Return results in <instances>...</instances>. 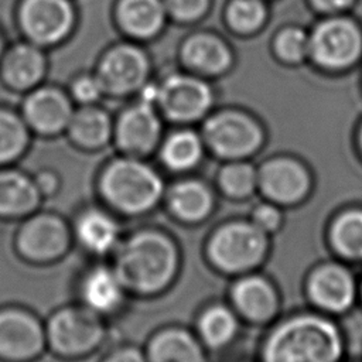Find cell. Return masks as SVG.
I'll return each mask as SVG.
<instances>
[{
    "instance_id": "cell-19",
    "label": "cell",
    "mask_w": 362,
    "mask_h": 362,
    "mask_svg": "<svg viewBox=\"0 0 362 362\" xmlns=\"http://www.w3.org/2000/svg\"><path fill=\"white\" fill-rule=\"evenodd\" d=\"M79 293L86 308L107 315L122 305L127 291L113 267L96 266L83 276Z\"/></svg>"
},
{
    "instance_id": "cell-33",
    "label": "cell",
    "mask_w": 362,
    "mask_h": 362,
    "mask_svg": "<svg viewBox=\"0 0 362 362\" xmlns=\"http://www.w3.org/2000/svg\"><path fill=\"white\" fill-rule=\"evenodd\" d=\"M274 49L284 62L296 64L310 54V37L300 28H286L274 40Z\"/></svg>"
},
{
    "instance_id": "cell-18",
    "label": "cell",
    "mask_w": 362,
    "mask_h": 362,
    "mask_svg": "<svg viewBox=\"0 0 362 362\" xmlns=\"http://www.w3.org/2000/svg\"><path fill=\"white\" fill-rule=\"evenodd\" d=\"M44 72L45 57L33 42L17 44L0 58V76L8 88L16 90L34 88Z\"/></svg>"
},
{
    "instance_id": "cell-13",
    "label": "cell",
    "mask_w": 362,
    "mask_h": 362,
    "mask_svg": "<svg viewBox=\"0 0 362 362\" xmlns=\"http://www.w3.org/2000/svg\"><path fill=\"white\" fill-rule=\"evenodd\" d=\"M47 344L45 327L28 311L0 310V359L25 362L37 358Z\"/></svg>"
},
{
    "instance_id": "cell-12",
    "label": "cell",
    "mask_w": 362,
    "mask_h": 362,
    "mask_svg": "<svg viewBox=\"0 0 362 362\" xmlns=\"http://www.w3.org/2000/svg\"><path fill=\"white\" fill-rule=\"evenodd\" d=\"M148 69V59L139 47L122 44L103 55L96 78L103 93L123 96L144 86Z\"/></svg>"
},
{
    "instance_id": "cell-28",
    "label": "cell",
    "mask_w": 362,
    "mask_h": 362,
    "mask_svg": "<svg viewBox=\"0 0 362 362\" xmlns=\"http://www.w3.org/2000/svg\"><path fill=\"white\" fill-rule=\"evenodd\" d=\"M199 341L211 349H221L232 342L238 332L235 311L222 304L208 307L197 321Z\"/></svg>"
},
{
    "instance_id": "cell-7",
    "label": "cell",
    "mask_w": 362,
    "mask_h": 362,
    "mask_svg": "<svg viewBox=\"0 0 362 362\" xmlns=\"http://www.w3.org/2000/svg\"><path fill=\"white\" fill-rule=\"evenodd\" d=\"M47 342L62 356H81L93 351L105 337L99 314L82 307H65L51 315L45 327Z\"/></svg>"
},
{
    "instance_id": "cell-9",
    "label": "cell",
    "mask_w": 362,
    "mask_h": 362,
    "mask_svg": "<svg viewBox=\"0 0 362 362\" xmlns=\"http://www.w3.org/2000/svg\"><path fill=\"white\" fill-rule=\"evenodd\" d=\"M71 235L66 223L54 214L30 216L16 235V249L24 259L35 263L54 262L65 255Z\"/></svg>"
},
{
    "instance_id": "cell-39",
    "label": "cell",
    "mask_w": 362,
    "mask_h": 362,
    "mask_svg": "<svg viewBox=\"0 0 362 362\" xmlns=\"http://www.w3.org/2000/svg\"><path fill=\"white\" fill-rule=\"evenodd\" d=\"M313 4L324 11H337L352 3V0H311Z\"/></svg>"
},
{
    "instance_id": "cell-41",
    "label": "cell",
    "mask_w": 362,
    "mask_h": 362,
    "mask_svg": "<svg viewBox=\"0 0 362 362\" xmlns=\"http://www.w3.org/2000/svg\"><path fill=\"white\" fill-rule=\"evenodd\" d=\"M359 301L362 303V279L359 280Z\"/></svg>"
},
{
    "instance_id": "cell-31",
    "label": "cell",
    "mask_w": 362,
    "mask_h": 362,
    "mask_svg": "<svg viewBox=\"0 0 362 362\" xmlns=\"http://www.w3.org/2000/svg\"><path fill=\"white\" fill-rule=\"evenodd\" d=\"M218 185L229 198H247L257 189V168L245 160H232L219 170Z\"/></svg>"
},
{
    "instance_id": "cell-25",
    "label": "cell",
    "mask_w": 362,
    "mask_h": 362,
    "mask_svg": "<svg viewBox=\"0 0 362 362\" xmlns=\"http://www.w3.org/2000/svg\"><path fill=\"white\" fill-rule=\"evenodd\" d=\"M78 242L95 255H106L119 245L120 228L117 222L100 209H86L75 223Z\"/></svg>"
},
{
    "instance_id": "cell-35",
    "label": "cell",
    "mask_w": 362,
    "mask_h": 362,
    "mask_svg": "<svg viewBox=\"0 0 362 362\" xmlns=\"http://www.w3.org/2000/svg\"><path fill=\"white\" fill-rule=\"evenodd\" d=\"M165 11L178 21H194L208 8L209 0H163Z\"/></svg>"
},
{
    "instance_id": "cell-11",
    "label": "cell",
    "mask_w": 362,
    "mask_h": 362,
    "mask_svg": "<svg viewBox=\"0 0 362 362\" xmlns=\"http://www.w3.org/2000/svg\"><path fill=\"white\" fill-rule=\"evenodd\" d=\"M362 51L359 28L346 18L321 23L310 37V54L322 66L345 68L354 64Z\"/></svg>"
},
{
    "instance_id": "cell-32",
    "label": "cell",
    "mask_w": 362,
    "mask_h": 362,
    "mask_svg": "<svg viewBox=\"0 0 362 362\" xmlns=\"http://www.w3.org/2000/svg\"><path fill=\"white\" fill-rule=\"evenodd\" d=\"M264 20L266 7L260 0H232L226 8V21L239 34L256 31Z\"/></svg>"
},
{
    "instance_id": "cell-42",
    "label": "cell",
    "mask_w": 362,
    "mask_h": 362,
    "mask_svg": "<svg viewBox=\"0 0 362 362\" xmlns=\"http://www.w3.org/2000/svg\"><path fill=\"white\" fill-rule=\"evenodd\" d=\"M1 55H3V41L0 38V58H1Z\"/></svg>"
},
{
    "instance_id": "cell-26",
    "label": "cell",
    "mask_w": 362,
    "mask_h": 362,
    "mask_svg": "<svg viewBox=\"0 0 362 362\" xmlns=\"http://www.w3.org/2000/svg\"><path fill=\"white\" fill-rule=\"evenodd\" d=\"M165 7L163 0H120L116 16L122 30L136 38H148L164 24Z\"/></svg>"
},
{
    "instance_id": "cell-1",
    "label": "cell",
    "mask_w": 362,
    "mask_h": 362,
    "mask_svg": "<svg viewBox=\"0 0 362 362\" xmlns=\"http://www.w3.org/2000/svg\"><path fill=\"white\" fill-rule=\"evenodd\" d=\"M345 337L334 317L318 311L281 320L266 337L263 362H342Z\"/></svg>"
},
{
    "instance_id": "cell-40",
    "label": "cell",
    "mask_w": 362,
    "mask_h": 362,
    "mask_svg": "<svg viewBox=\"0 0 362 362\" xmlns=\"http://www.w3.org/2000/svg\"><path fill=\"white\" fill-rule=\"evenodd\" d=\"M356 144H358L359 154H361V157H362V124H361L359 132H358V136H356Z\"/></svg>"
},
{
    "instance_id": "cell-3",
    "label": "cell",
    "mask_w": 362,
    "mask_h": 362,
    "mask_svg": "<svg viewBox=\"0 0 362 362\" xmlns=\"http://www.w3.org/2000/svg\"><path fill=\"white\" fill-rule=\"evenodd\" d=\"M99 189L105 201L124 215L148 212L164 194L160 174L134 156L110 161L100 174Z\"/></svg>"
},
{
    "instance_id": "cell-36",
    "label": "cell",
    "mask_w": 362,
    "mask_h": 362,
    "mask_svg": "<svg viewBox=\"0 0 362 362\" xmlns=\"http://www.w3.org/2000/svg\"><path fill=\"white\" fill-rule=\"evenodd\" d=\"M71 90H72V96L83 105H92L103 93V89H102L96 75L95 76L93 75H82V76L76 78L72 82Z\"/></svg>"
},
{
    "instance_id": "cell-4",
    "label": "cell",
    "mask_w": 362,
    "mask_h": 362,
    "mask_svg": "<svg viewBox=\"0 0 362 362\" xmlns=\"http://www.w3.org/2000/svg\"><path fill=\"white\" fill-rule=\"evenodd\" d=\"M269 252V235L252 221H235L219 226L209 238V262L229 274L249 273L263 263Z\"/></svg>"
},
{
    "instance_id": "cell-23",
    "label": "cell",
    "mask_w": 362,
    "mask_h": 362,
    "mask_svg": "<svg viewBox=\"0 0 362 362\" xmlns=\"http://www.w3.org/2000/svg\"><path fill=\"white\" fill-rule=\"evenodd\" d=\"M185 65L204 75H216L230 65V51L226 44L214 34L198 33L191 35L181 48Z\"/></svg>"
},
{
    "instance_id": "cell-17",
    "label": "cell",
    "mask_w": 362,
    "mask_h": 362,
    "mask_svg": "<svg viewBox=\"0 0 362 362\" xmlns=\"http://www.w3.org/2000/svg\"><path fill=\"white\" fill-rule=\"evenodd\" d=\"M235 311L253 324H264L276 317L280 297L274 284L260 274H245L230 288Z\"/></svg>"
},
{
    "instance_id": "cell-8",
    "label": "cell",
    "mask_w": 362,
    "mask_h": 362,
    "mask_svg": "<svg viewBox=\"0 0 362 362\" xmlns=\"http://www.w3.org/2000/svg\"><path fill=\"white\" fill-rule=\"evenodd\" d=\"M310 168L291 156H276L257 168V191L266 201L279 206H296L313 191Z\"/></svg>"
},
{
    "instance_id": "cell-6",
    "label": "cell",
    "mask_w": 362,
    "mask_h": 362,
    "mask_svg": "<svg viewBox=\"0 0 362 362\" xmlns=\"http://www.w3.org/2000/svg\"><path fill=\"white\" fill-rule=\"evenodd\" d=\"M304 291L314 311L344 315L359 301V281L342 260H327L307 274Z\"/></svg>"
},
{
    "instance_id": "cell-27",
    "label": "cell",
    "mask_w": 362,
    "mask_h": 362,
    "mask_svg": "<svg viewBox=\"0 0 362 362\" xmlns=\"http://www.w3.org/2000/svg\"><path fill=\"white\" fill-rule=\"evenodd\" d=\"M69 139L79 147L95 150L103 147L112 133L113 127L107 113L92 105L74 110L66 127Z\"/></svg>"
},
{
    "instance_id": "cell-38",
    "label": "cell",
    "mask_w": 362,
    "mask_h": 362,
    "mask_svg": "<svg viewBox=\"0 0 362 362\" xmlns=\"http://www.w3.org/2000/svg\"><path fill=\"white\" fill-rule=\"evenodd\" d=\"M41 195H49L55 192L58 187V177L51 171H42L34 178Z\"/></svg>"
},
{
    "instance_id": "cell-29",
    "label": "cell",
    "mask_w": 362,
    "mask_h": 362,
    "mask_svg": "<svg viewBox=\"0 0 362 362\" xmlns=\"http://www.w3.org/2000/svg\"><path fill=\"white\" fill-rule=\"evenodd\" d=\"M204 141L191 130H180L165 139L160 157L163 164L173 171H187L195 167L202 157Z\"/></svg>"
},
{
    "instance_id": "cell-30",
    "label": "cell",
    "mask_w": 362,
    "mask_h": 362,
    "mask_svg": "<svg viewBox=\"0 0 362 362\" xmlns=\"http://www.w3.org/2000/svg\"><path fill=\"white\" fill-rule=\"evenodd\" d=\"M28 144V126L24 119L0 107V167L17 160Z\"/></svg>"
},
{
    "instance_id": "cell-14",
    "label": "cell",
    "mask_w": 362,
    "mask_h": 362,
    "mask_svg": "<svg viewBox=\"0 0 362 362\" xmlns=\"http://www.w3.org/2000/svg\"><path fill=\"white\" fill-rule=\"evenodd\" d=\"M18 21L33 44H55L71 31L74 8L68 0H23Z\"/></svg>"
},
{
    "instance_id": "cell-37",
    "label": "cell",
    "mask_w": 362,
    "mask_h": 362,
    "mask_svg": "<svg viewBox=\"0 0 362 362\" xmlns=\"http://www.w3.org/2000/svg\"><path fill=\"white\" fill-rule=\"evenodd\" d=\"M103 362H148L146 354L134 346H123L110 352Z\"/></svg>"
},
{
    "instance_id": "cell-34",
    "label": "cell",
    "mask_w": 362,
    "mask_h": 362,
    "mask_svg": "<svg viewBox=\"0 0 362 362\" xmlns=\"http://www.w3.org/2000/svg\"><path fill=\"white\" fill-rule=\"evenodd\" d=\"M250 221L270 236L272 233L277 232L283 225L281 206L269 201L257 204L250 214Z\"/></svg>"
},
{
    "instance_id": "cell-16",
    "label": "cell",
    "mask_w": 362,
    "mask_h": 362,
    "mask_svg": "<svg viewBox=\"0 0 362 362\" xmlns=\"http://www.w3.org/2000/svg\"><path fill=\"white\" fill-rule=\"evenodd\" d=\"M74 113L68 96L57 88L34 89L23 103V119L37 133L52 136L66 130Z\"/></svg>"
},
{
    "instance_id": "cell-21",
    "label": "cell",
    "mask_w": 362,
    "mask_h": 362,
    "mask_svg": "<svg viewBox=\"0 0 362 362\" xmlns=\"http://www.w3.org/2000/svg\"><path fill=\"white\" fill-rule=\"evenodd\" d=\"M146 356L148 362H205L201 342L178 327L157 332L148 342Z\"/></svg>"
},
{
    "instance_id": "cell-20",
    "label": "cell",
    "mask_w": 362,
    "mask_h": 362,
    "mask_svg": "<svg viewBox=\"0 0 362 362\" xmlns=\"http://www.w3.org/2000/svg\"><path fill=\"white\" fill-rule=\"evenodd\" d=\"M327 242L338 260L362 262V208L337 212L327 228Z\"/></svg>"
},
{
    "instance_id": "cell-15",
    "label": "cell",
    "mask_w": 362,
    "mask_h": 362,
    "mask_svg": "<svg viewBox=\"0 0 362 362\" xmlns=\"http://www.w3.org/2000/svg\"><path fill=\"white\" fill-rule=\"evenodd\" d=\"M117 147L129 156L141 157L148 154L158 143L161 123L153 105L139 102L127 107L115 126Z\"/></svg>"
},
{
    "instance_id": "cell-10",
    "label": "cell",
    "mask_w": 362,
    "mask_h": 362,
    "mask_svg": "<svg viewBox=\"0 0 362 362\" xmlns=\"http://www.w3.org/2000/svg\"><path fill=\"white\" fill-rule=\"evenodd\" d=\"M156 103L167 119L189 123L199 120L208 113L212 105V90L199 78L173 75L158 86Z\"/></svg>"
},
{
    "instance_id": "cell-22",
    "label": "cell",
    "mask_w": 362,
    "mask_h": 362,
    "mask_svg": "<svg viewBox=\"0 0 362 362\" xmlns=\"http://www.w3.org/2000/svg\"><path fill=\"white\" fill-rule=\"evenodd\" d=\"M41 192L33 178L17 170H0V216L20 218L33 214Z\"/></svg>"
},
{
    "instance_id": "cell-24",
    "label": "cell",
    "mask_w": 362,
    "mask_h": 362,
    "mask_svg": "<svg viewBox=\"0 0 362 362\" xmlns=\"http://www.w3.org/2000/svg\"><path fill=\"white\" fill-rule=\"evenodd\" d=\"M171 214L182 222L204 221L212 211L214 195L208 185L199 180H182L171 187L167 195Z\"/></svg>"
},
{
    "instance_id": "cell-2",
    "label": "cell",
    "mask_w": 362,
    "mask_h": 362,
    "mask_svg": "<svg viewBox=\"0 0 362 362\" xmlns=\"http://www.w3.org/2000/svg\"><path fill=\"white\" fill-rule=\"evenodd\" d=\"M115 250L113 269L126 291L140 296L157 294L168 287L178 272V249L163 232L139 230Z\"/></svg>"
},
{
    "instance_id": "cell-5",
    "label": "cell",
    "mask_w": 362,
    "mask_h": 362,
    "mask_svg": "<svg viewBox=\"0 0 362 362\" xmlns=\"http://www.w3.org/2000/svg\"><path fill=\"white\" fill-rule=\"evenodd\" d=\"M260 124L240 110H221L206 119L202 127V141L209 150L225 160H245L263 144Z\"/></svg>"
}]
</instances>
